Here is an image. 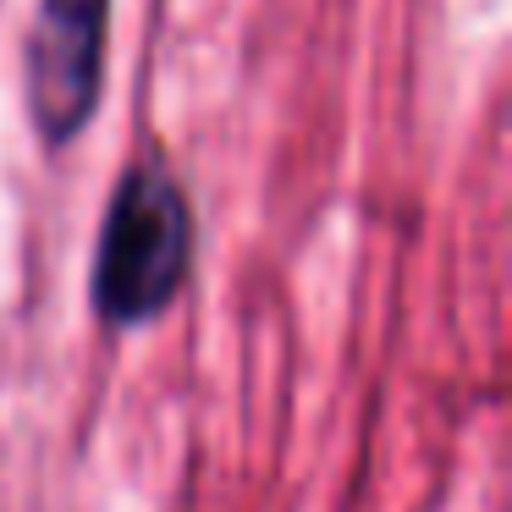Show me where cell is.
Instances as JSON below:
<instances>
[{"label":"cell","instance_id":"cell-2","mask_svg":"<svg viewBox=\"0 0 512 512\" xmlns=\"http://www.w3.org/2000/svg\"><path fill=\"white\" fill-rule=\"evenodd\" d=\"M111 0H39L28 34V116L45 144H67L100 105Z\"/></svg>","mask_w":512,"mask_h":512},{"label":"cell","instance_id":"cell-1","mask_svg":"<svg viewBox=\"0 0 512 512\" xmlns=\"http://www.w3.org/2000/svg\"><path fill=\"white\" fill-rule=\"evenodd\" d=\"M193 259V210L160 166H133L105 204L94 243L89 298L94 314L116 331L149 325L171 309Z\"/></svg>","mask_w":512,"mask_h":512}]
</instances>
